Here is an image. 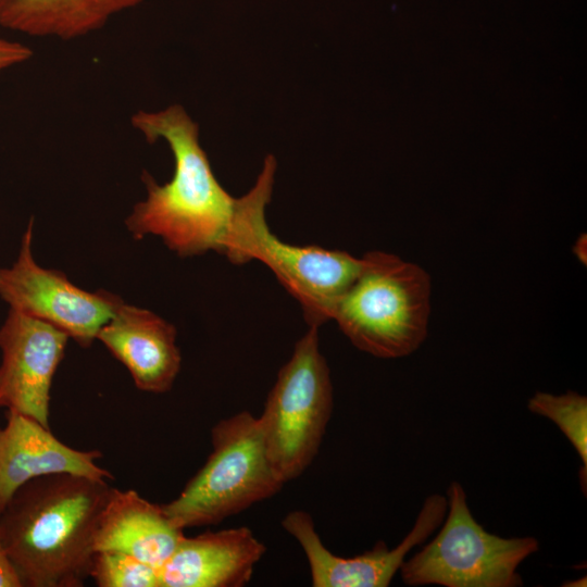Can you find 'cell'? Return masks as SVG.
Returning a JSON list of instances; mask_svg holds the SVG:
<instances>
[{
  "label": "cell",
  "mask_w": 587,
  "mask_h": 587,
  "mask_svg": "<svg viewBox=\"0 0 587 587\" xmlns=\"http://www.w3.org/2000/svg\"><path fill=\"white\" fill-rule=\"evenodd\" d=\"M108 479L55 473L21 486L0 513V539L23 586L82 587L112 487Z\"/></svg>",
  "instance_id": "6da1fadb"
},
{
  "label": "cell",
  "mask_w": 587,
  "mask_h": 587,
  "mask_svg": "<svg viewBox=\"0 0 587 587\" xmlns=\"http://www.w3.org/2000/svg\"><path fill=\"white\" fill-rule=\"evenodd\" d=\"M149 143L164 140L174 157L170 182L159 185L147 172V198L126 218L137 239L161 237L177 255L215 251L223 254L233 222L236 198L215 177L199 141V126L180 104L159 111H137L130 118Z\"/></svg>",
  "instance_id": "7a4b0ae2"
},
{
  "label": "cell",
  "mask_w": 587,
  "mask_h": 587,
  "mask_svg": "<svg viewBox=\"0 0 587 587\" xmlns=\"http://www.w3.org/2000/svg\"><path fill=\"white\" fill-rule=\"evenodd\" d=\"M276 165L275 158L266 155L253 187L236 198L223 255L234 264L262 262L299 302L308 325L320 327L332 320L337 302L359 275L362 258L287 243L270 230L265 208L271 200Z\"/></svg>",
  "instance_id": "3957f363"
},
{
  "label": "cell",
  "mask_w": 587,
  "mask_h": 587,
  "mask_svg": "<svg viewBox=\"0 0 587 587\" xmlns=\"http://www.w3.org/2000/svg\"><path fill=\"white\" fill-rule=\"evenodd\" d=\"M429 312L428 274L395 254L370 251L332 320L359 350L394 359L409 355L422 345Z\"/></svg>",
  "instance_id": "277c9868"
},
{
  "label": "cell",
  "mask_w": 587,
  "mask_h": 587,
  "mask_svg": "<svg viewBox=\"0 0 587 587\" xmlns=\"http://www.w3.org/2000/svg\"><path fill=\"white\" fill-rule=\"evenodd\" d=\"M212 451L179 495L162 504L180 528L216 525L276 495L284 482L274 470L258 417L248 411L218 421Z\"/></svg>",
  "instance_id": "5b68a950"
},
{
  "label": "cell",
  "mask_w": 587,
  "mask_h": 587,
  "mask_svg": "<svg viewBox=\"0 0 587 587\" xmlns=\"http://www.w3.org/2000/svg\"><path fill=\"white\" fill-rule=\"evenodd\" d=\"M334 405L319 327L309 326L279 370L258 417L267 457L284 483L298 478L317 455Z\"/></svg>",
  "instance_id": "8992f818"
},
{
  "label": "cell",
  "mask_w": 587,
  "mask_h": 587,
  "mask_svg": "<svg viewBox=\"0 0 587 587\" xmlns=\"http://www.w3.org/2000/svg\"><path fill=\"white\" fill-rule=\"evenodd\" d=\"M448 514L436 537L400 567L409 586L517 587V567L538 551L534 537L502 538L490 534L472 515L458 482L448 488Z\"/></svg>",
  "instance_id": "52a82bcc"
},
{
  "label": "cell",
  "mask_w": 587,
  "mask_h": 587,
  "mask_svg": "<svg viewBox=\"0 0 587 587\" xmlns=\"http://www.w3.org/2000/svg\"><path fill=\"white\" fill-rule=\"evenodd\" d=\"M33 220L22 239L16 262L0 268V296L11 309L41 320L87 348L122 300L104 290L89 292L65 274L36 264L32 254Z\"/></svg>",
  "instance_id": "ba28073f"
},
{
  "label": "cell",
  "mask_w": 587,
  "mask_h": 587,
  "mask_svg": "<svg viewBox=\"0 0 587 587\" xmlns=\"http://www.w3.org/2000/svg\"><path fill=\"white\" fill-rule=\"evenodd\" d=\"M448 509L445 496H428L403 540L392 549L378 540L363 554L342 558L322 542L312 516L302 510L289 512L282 522L302 548L314 587H386L400 570L412 548L425 541L444 522Z\"/></svg>",
  "instance_id": "9c48e42d"
},
{
  "label": "cell",
  "mask_w": 587,
  "mask_h": 587,
  "mask_svg": "<svg viewBox=\"0 0 587 587\" xmlns=\"http://www.w3.org/2000/svg\"><path fill=\"white\" fill-rule=\"evenodd\" d=\"M68 336L13 309L0 327V409L50 428V389Z\"/></svg>",
  "instance_id": "30bf717a"
},
{
  "label": "cell",
  "mask_w": 587,
  "mask_h": 587,
  "mask_svg": "<svg viewBox=\"0 0 587 587\" xmlns=\"http://www.w3.org/2000/svg\"><path fill=\"white\" fill-rule=\"evenodd\" d=\"M101 457L99 450L67 446L32 417L7 411L0 427V513L21 486L39 476L72 473L113 479L97 464Z\"/></svg>",
  "instance_id": "8fae6325"
},
{
  "label": "cell",
  "mask_w": 587,
  "mask_h": 587,
  "mask_svg": "<svg viewBox=\"0 0 587 587\" xmlns=\"http://www.w3.org/2000/svg\"><path fill=\"white\" fill-rule=\"evenodd\" d=\"M147 392L168 391L180 370L176 328L155 313L120 301L97 335Z\"/></svg>",
  "instance_id": "7c38bea8"
},
{
  "label": "cell",
  "mask_w": 587,
  "mask_h": 587,
  "mask_svg": "<svg viewBox=\"0 0 587 587\" xmlns=\"http://www.w3.org/2000/svg\"><path fill=\"white\" fill-rule=\"evenodd\" d=\"M265 551L246 526L185 536L159 570L160 587H242Z\"/></svg>",
  "instance_id": "4fadbf2b"
},
{
  "label": "cell",
  "mask_w": 587,
  "mask_h": 587,
  "mask_svg": "<svg viewBox=\"0 0 587 587\" xmlns=\"http://www.w3.org/2000/svg\"><path fill=\"white\" fill-rule=\"evenodd\" d=\"M184 537V529L170 519L162 504L148 501L133 489L112 488L93 545L96 551L123 552L160 570Z\"/></svg>",
  "instance_id": "5bb4252c"
},
{
  "label": "cell",
  "mask_w": 587,
  "mask_h": 587,
  "mask_svg": "<svg viewBox=\"0 0 587 587\" xmlns=\"http://www.w3.org/2000/svg\"><path fill=\"white\" fill-rule=\"evenodd\" d=\"M143 0H0V26L34 37L72 40L101 29Z\"/></svg>",
  "instance_id": "9a60e30c"
},
{
  "label": "cell",
  "mask_w": 587,
  "mask_h": 587,
  "mask_svg": "<svg viewBox=\"0 0 587 587\" xmlns=\"http://www.w3.org/2000/svg\"><path fill=\"white\" fill-rule=\"evenodd\" d=\"M528 410L551 420L565 435L587 470V398L575 391L552 395L537 391Z\"/></svg>",
  "instance_id": "2e32d148"
},
{
  "label": "cell",
  "mask_w": 587,
  "mask_h": 587,
  "mask_svg": "<svg viewBox=\"0 0 587 587\" xmlns=\"http://www.w3.org/2000/svg\"><path fill=\"white\" fill-rule=\"evenodd\" d=\"M89 577L99 587H160L159 569L118 551H96Z\"/></svg>",
  "instance_id": "e0dca14e"
},
{
  "label": "cell",
  "mask_w": 587,
  "mask_h": 587,
  "mask_svg": "<svg viewBox=\"0 0 587 587\" xmlns=\"http://www.w3.org/2000/svg\"><path fill=\"white\" fill-rule=\"evenodd\" d=\"M32 57L33 50L28 46L0 37V74Z\"/></svg>",
  "instance_id": "ac0fdd59"
},
{
  "label": "cell",
  "mask_w": 587,
  "mask_h": 587,
  "mask_svg": "<svg viewBox=\"0 0 587 587\" xmlns=\"http://www.w3.org/2000/svg\"><path fill=\"white\" fill-rule=\"evenodd\" d=\"M0 587H23L21 577L0 539Z\"/></svg>",
  "instance_id": "d6986e66"
},
{
  "label": "cell",
  "mask_w": 587,
  "mask_h": 587,
  "mask_svg": "<svg viewBox=\"0 0 587 587\" xmlns=\"http://www.w3.org/2000/svg\"><path fill=\"white\" fill-rule=\"evenodd\" d=\"M586 235H582L575 242L574 245V253L576 254V257L580 260V262L584 261V263H586V258H587V254H586Z\"/></svg>",
  "instance_id": "ffe728a7"
},
{
  "label": "cell",
  "mask_w": 587,
  "mask_h": 587,
  "mask_svg": "<svg viewBox=\"0 0 587 587\" xmlns=\"http://www.w3.org/2000/svg\"><path fill=\"white\" fill-rule=\"evenodd\" d=\"M571 583H573V584H567L565 586H580V587L586 586V576L584 578L582 577V578H579L577 580H572Z\"/></svg>",
  "instance_id": "44dd1931"
}]
</instances>
